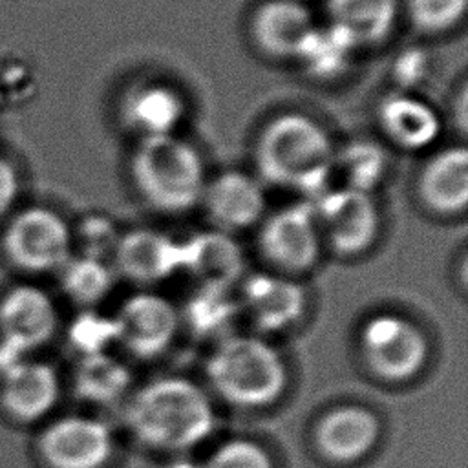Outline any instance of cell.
<instances>
[{
  "mask_svg": "<svg viewBox=\"0 0 468 468\" xmlns=\"http://www.w3.org/2000/svg\"><path fill=\"white\" fill-rule=\"evenodd\" d=\"M124 419L143 444L170 452L197 444L216 422L207 393L181 377L157 378L137 389L126 406Z\"/></svg>",
  "mask_w": 468,
  "mask_h": 468,
  "instance_id": "1",
  "label": "cell"
},
{
  "mask_svg": "<svg viewBox=\"0 0 468 468\" xmlns=\"http://www.w3.org/2000/svg\"><path fill=\"white\" fill-rule=\"evenodd\" d=\"M335 154L324 126L303 113H282L271 119L261 128L254 150L263 179L302 190L314 199L325 192Z\"/></svg>",
  "mask_w": 468,
  "mask_h": 468,
  "instance_id": "2",
  "label": "cell"
},
{
  "mask_svg": "<svg viewBox=\"0 0 468 468\" xmlns=\"http://www.w3.org/2000/svg\"><path fill=\"white\" fill-rule=\"evenodd\" d=\"M130 168L135 188L159 212H185L201 201L207 185L201 155L176 133L141 139Z\"/></svg>",
  "mask_w": 468,
  "mask_h": 468,
  "instance_id": "3",
  "label": "cell"
},
{
  "mask_svg": "<svg viewBox=\"0 0 468 468\" xmlns=\"http://www.w3.org/2000/svg\"><path fill=\"white\" fill-rule=\"evenodd\" d=\"M207 377L221 399L241 408L276 400L287 382L280 353L254 336L223 338L207 362Z\"/></svg>",
  "mask_w": 468,
  "mask_h": 468,
  "instance_id": "4",
  "label": "cell"
},
{
  "mask_svg": "<svg viewBox=\"0 0 468 468\" xmlns=\"http://www.w3.org/2000/svg\"><path fill=\"white\" fill-rule=\"evenodd\" d=\"M0 249L20 272H57L73 254V230L57 210L31 205L7 216Z\"/></svg>",
  "mask_w": 468,
  "mask_h": 468,
  "instance_id": "5",
  "label": "cell"
},
{
  "mask_svg": "<svg viewBox=\"0 0 468 468\" xmlns=\"http://www.w3.org/2000/svg\"><path fill=\"white\" fill-rule=\"evenodd\" d=\"M58 327L53 296L31 282L13 283L0 294V367L35 355Z\"/></svg>",
  "mask_w": 468,
  "mask_h": 468,
  "instance_id": "6",
  "label": "cell"
},
{
  "mask_svg": "<svg viewBox=\"0 0 468 468\" xmlns=\"http://www.w3.org/2000/svg\"><path fill=\"white\" fill-rule=\"evenodd\" d=\"M35 448L46 468H102L113 452V435L101 419L71 413L44 424Z\"/></svg>",
  "mask_w": 468,
  "mask_h": 468,
  "instance_id": "7",
  "label": "cell"
},
{
  "mask_svg": "<svg viewBox=\"0 0 468 468\" xmlns=\"http://www.w3.org/2000/svg\"><path fill=\"white\" fill-rule=\"evenodd\" d=\"M360 349L373 373L389 382L413 377L426 362L428 344L422 331L399 314H375L360 331Z\"/></svg>",
  "mask_w": 468,
  "mask_h": 468,
  "instance_id": "8",
  "label": "cell"
},
{
  "mask_svg": "<svg viewBox=\"0 0 468 468\" xmlns=\"http://www.w3.org/2000/svg\"><path fill=\"white\" fill-rule=\"evenodd\" d=\"M313 212L320 238L340 254L366 250L378 232V210L369 192L342 186L322 192Z\"/></svg>",
  "mask_w": 468,
  "mask_h": 468,
  "instance_id": "9",
  "label": "cell"
},
{
  "mask_svg": "<svg viewBox=\"0 0 468 468\" xmlns=\"http://www.w3.org/2000/svg\"><path fill=\"white\" fill-rule=\"evenodd\" d=\"M60 380L55 367L35 355L0 367V411L15 422L42 420L57 404Z\"/></svg>",
  "mask_w": 468,
  "mask_h": 468,
  "instance_id": "10",
  "label": "cell"
},
{
  "mask_svg": "<svg viewBox=\"0 0 468 468\" xmlns=\"http://www.w3.org/2000/svg\"><path fill=\"white\" fill-rule=\"evenodd\" d=\"M115 340L132 355L150 358L163 353L177 331L174 305L152 292L128 298L113 318Z\"/></svg>",
  "mask_w": 468,
  "mask_h": 468,
  "instance_id": "11",
  "label": "cell"
},
{
  "mask_svg": "<svg viewBox=\"0 0 468 468\" xmlns=\"http://www.w3.org/2000/svg\"><path fill=\"white\" fill-rule=\"evenodd\" d=\"M320 230L313 205L300 203L274 212L260 234L261 252L285 271H305L320 254Z\"/></svg>",
  "mask_w": 468,
  "mask_h": 468,
  "instance_id": "12",
  "label": "cell"
},
{
  "mask_svg": "<svg viewBox=\"0 0 468 468\" xmlns=\"http://www.w3.org/2000/svg\"><path fill=\"white\" fill-rule=\"evenodd\" d=\"M313 29V16L298 0H267L250 20L256 46L272 58H296Z\"/></svg>",
  "mask_w": 468,
  "mask_h": 468,
  "instance_id": "13",
  "label": "cell"
},
{
  "mask_svg": "<svg viewBox=\"0 0 468 468\" xmlns=\"http://www.w3.org/2000/svg\"><path fill=\"white\" fill-rule=\"evenodd\" d=\"M218 230L232 232L254 225L265 208L260 183L243 172H223L205 185L201 196Z\"/></svg>",
  "mask_w": 468,
  "mask_h": 468,
  "instance_id": "14",
  "label": "cell"
},
{
  "mask_svg": "<svg viewBox=\"0 0 468 468\" xmlns=\"http://www.w3.org/2000/svg\"><path fill=\"white\" fill-rule=\"evenodd\" d=\"M117 271L139 283H155L181 269V247L154 229H135L119 238L115 247Z\"/></svg>",
  "mask_w": 468,
  "mask_h": 468,
  "instance_id": "15",
  "label": "cell"
},
{
  "mask_svg": "<svg viewBox=\"0 0 468 468\" xmlns=\"http://www.w3.org/2000/svg\"><path fill=\"white\" fill-rule=\"evenodd\" d=\"M121 115L141 139L170 135L185 117V99L166 82L144 80L126 91Z\"/></svg>",
  "mask_w": 468,
  "mask_h": 468,
  "instance_id": "16",
  "label": "cell"
},
{
  "mask_svg": "<svg viewBox=\"0 0 468 468\" xmlns=\"http://www.w3.org/2000/svg\"><path fill=\"white\" fill-rule=\"evenodd\" d=\"M241 311L265 331H282L294 325L305 309L303 289L272 274L250 276L241 291Z\"/></svg>",
  "mask_w": 468,
  "mask_h": 468,
  "instance_id": "17",
  "label": "cell"
},
{
  "mask_svg": "<svg viewBox=\"0 0 468 468\" xmlns=\"http://www.w3.org/2000/svg\"><path fill=\"white\" fill-rule=\"evenodd\" d=\"M314 439L331 461L351 463L366 455L378 439V419L362 406H340L322 417Z\"/></svg>",
  "mask_w": 468,
  "mask_h": 468,
  "instance_id": "18",
  "label": "cell"
},
{
  "mask_svg": "<svg viewBox=\"0 0 468 468\" xmlns=\"http://www.w3.org/2000/svg\"><path fill=\"white\" fill-rule=\"evenodd\" d=\"M181 267L186 269L201 285L225 287L230 285L243 272L241 247L223 230H208L192 236L179 243Z\"/></svg>",
  "mask_w": 468,
  "mask_h": 468,
  "instance_id": "19",
  "label": "cell"
},
{
  "mask_svg": "<svg viewBox=\"0 0 468 468\" xmlns=\"http://www.w3.org/2000/svg\"><path fill=\"white\" fill-rule=\"evenodd\" d=\"M420 199L439 214L463 212L468 203V154L450 146L433 154L419 174Z\"/></svg>",
  "mask_w": 468,
  "mask_h": 468,
  "instance_id": "20",
  "label": "cell"
},
{
  "mask_svg": "<svg viewBox=\"0 0 468 468\" xmlns=\"http://www.w3.org/2000/svg\"><path fill=\"white\" fill-rule=\"evenodd\" d=\"M378 122L384 133L404 150L430 146L441 130L437 112L426 101L410 93L386 97L378 110Z\"/></svg>",
  "mask_w": 468,
  "mask_h": 468,
  "instance_id": "21",
  "label": "cell"
},
{
  "mask_svg": "<svg viewBox=\"0 0 468 468\" xmlns=\"http://www.w3.org/2000/svg\"><path fill=\"white\" fill-rule=\"evenodd\" d=\"M397 0H327L329 24L346 31L356 48L382 42L393 29Z\"/></svg>",
  "mask_w": 468,
  "mask_h": 468,
  "instance_id": "22",
  "label": "cell"
},
{
  "mask_svg": "<svg viewBox=\"0 0 468 468\" xmlns=\"http://www.w3.org/2000/svg\"><path fill=\"white\" fill-rule=\"evenodd\" d=\"M355 49L356 44L340 27L314 26L296 58L309 75L331 79L346 71Z\"/></svg>",
  "mask_w": 468,
  "mask_h": 468,
  "instance_id": "23",
  "label": "cell"
},
{
  "mask_svg": "<svg viewBox=\"0 0 468 468\" xmlns=\"http://www.w3.org/2000/svg\"><path fill=\"white\" fill-rule=\"evenodd\" d=\"M239 313L241 303L234 300L229 289L201 285L188 300L185 318L196 335L205 338L219 336V340H223L229 336Z\"/></svg>",
  "mask_w": 468,
  "mask_h": 468,
  "instance_id": "24",
  "label": "cell"
},
{
  "mask_svg": "<svg viewBox=\"0 0 468 468\" xmlns=\"http://www.w3.org/2000/svg\"><path fill=\"white\" fill-rule=\"evenodd\" d=\"M128 386L130 371L124 364L106 353L82 356L75 371V389L88 402H115L126 393Z\"/></svg>",
  "mask_w": 468,
  "mask_h": 468,
  "instance_id": "25",
  "label": "cell"
},
{
  "mask_svg": "<svg viewBox=\"0 0 468 468\" xmlns=\"http://www.w3.org/2000/svg\"><path fill=\"white\" fill-rule=\"evenodd\" d=\"M64 294L79 305H93L113 287V271L102 260L73 256L57 271Z\"/></svg>",
  "mask_w": 468,
  "mask_h": 468,
  "instance_id": "26",
  "label": "cell"
},
{
  "mask_svg": "<svg viewBox=\"0 0 468 468\" xmlns=\"http://www.w3.org/2000/svg\"><path fill=\"white\" fill-rule=\"evenodd\" d=\"M336 165L344 172L346 186L371 192L386 172V154L375 143L355 141L340 154H335V166Z\"/></svg>",
  "mask_w": 468,
  "mask_h": 468,
  "instance_id": "27",
  "label": "cell"
},
{
  "mask_svg": "<svg viewBox=\"0 0 468 468\" xmlns=\"http://www.w3.org/2000/svg\"><path fill=\"white\" fill-rule=\"evenodd\" d=\"M468 0H406L411 24L422 33H442L455 27Z\"/></svg>",
  "mask_w": 468,
  "mask_h": 468,
  "instance_id": "28",
  "label": "cell"
},
{
  "mask_svg": "<svg viewBox=\"0 0 468 468\" xmlns=\"http://www.w3.org/2000/svg\"><path fill=\"white\" fill-rule=\"evenodd\" d=\"M119 232L115 225L104 216H88L80 221L73 234V245H79L80 256L102 260L115 252L119 243Z\"/></svg>",
  "mask_w": 468,
  "mask_h": 468,
  "instance_id": "29",
  "label": "cell"
},
{
  "mask_svg": "<svg viewBox=\"0 0 468 468\" xmlns=\"http://www.w3.org/2000/svg\"><path fill=\"white\" fill-rule=\"evenodd\" d=\"M112 340H115L113 320L95 313L79 314L69 327V342L82 353V356L104 353Z\"/></svg>",
  "mask_w": 468,
  "mask_h": 468,
  "instance_id": "30",
  "label": "cell"
},
{
  "mask_svg": "<svg viewBox=\"0 0 468 468\" xmlns=\"http://www.w3.org/2000/svg\"><path fill=\"white\" fill-rule=\"evenodd\" d=\"M203 468H272V461L260 444L234 439L221 444Z\"/></svg>",
  "mask_w": 468,
  "mask_h": 468,
  "instance_id": "31",
  "label": "cell"
},
{
  "mask_svg": "<svg viewBox=\"0 0 468 468\" xmlns=\"http://www.w3.org/2000/svg\"><path fill=\"white\" fill-rule=\"evenodd\" d=\"M18 176L9 161L0 157V221L7 219L18 197Z\"/></svg>",
  "mask_w": 468,
  "mask_h": 468,
  "instance_id": "32",
  "label": "cell"
}]
</instances>
